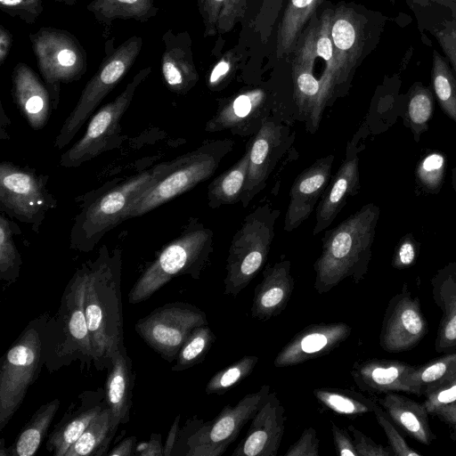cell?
Masks as SVG:
<instances>
[{
	"mask_svg": "<svg viewBox=\"0 0 456 456\" xmlns=\"http://www.w3.org/2000/svg\"><path fill=\"white\" fill-rule=\"evenodd\" d=\"M85 311L97 369L110 370L116 353L124 346L121 297L122 252L102 245L94 259L86 262Z\"/></svg>",
	"mask_w": 456,
	"mask_h": 456,
	"instance_id": "obj_1",
	"label": "cell"
},
{
	"mask_svg": "<svg viewBox=\"0 0 456 456\" xmlns=\"http://www.w3.org/2000/svg\"><path fill=\"white\" fill-rule=\"evenodd\" d=\"M379 216V207L368 203L325 231L322 252L314 264V288L319 294L329 292L346 278L355 283L364 279Z\"/></svg>",
	"mask_w": 456,
	"mask_h": 456,
	"instance_id": "obj_2",
	"label": "cell"
},
{
	"mask_svg": "<svg viewBox=\"0 0 456 456\" xmlns=\"http://www.w3.org/2000/svg\"><path fill=\"white\" fill-rule=\"evenodd\" d=\"M168 164H159L122 182H109L86 196L73 221L70 248L85 253L93 250L107 232L126 220L134 202L164 174Z\"/></svg>",
	"mask_w": 456,
	"mask_h": 456,
	"instance_id": "obj_3",
	"label": "cell"
},
{
	"mask_svg": "<svg viewBox=\"0 0 456 456\" xmlns=\"http://www.w3.org/2000/svg\"><path fill=\"white\" fill-rule=\"evenodd\" d=\"M214 232L191 217L181 233L165 245L147 266L128 293V302L149 299L173 278L190 275L200 279L213 253Z\"/></svg>",
	"mask_w": 456,
	"mask_h": 456,
	"instance_id": "obj_4",
	"label": "cell"
},
{
	"mask_svg": "<svg viewBox=\"0 0 456 456\" xmlns=\"http://www.w3.org/2000/svg\"><path fill=\"white\" fill-rule=\"evenodd\" d=\"M233 146L230 138L207 140L170 160L164 174L134 202L126 219L141 216L210 178Z\"/></svg>",
	"mask_w": 456,
	"mask_h": 456,
	"instance_id": "obj_5",
	"label": "cell"
},
{
	"mask_svg": "<svg viewBox=\"0 0 456 456\" xmlns=\"http://www.w3.org/2000/svg\"><path fill=\"white\" fill-rule=\"evenodd\" d=\"M280 214V209L266 201L243 218L228 250L224 295H239L262 269L275 236Z\"/></svg>",
	"mask_w": 456,
	"mask_h": 456,
	"instance_id": "obj_6",
	"label": "cell"
},
{
	"mask_svg": "<svg viewBox=\"0 0 456 456\" xmlns=\"http://www.w3.org/2000/svg\"><path fill=\"white\" fill-rule=\"evenodd\" d=\"M142 44L139 36H132L118 46L115 37L105 41V54L98 69L86 84L55 138L57 149L66 147L73 140L102 100L122 80L137 59Z\"/></svg>",
	"mask_w": 456,
	"mask_h": 456,
	"instance_id": "obj_7",
	"label": "cell"
},
{
	"mask_svg": "<svg viewBox=\"0 0 456 456\" xmlns=\"http://www.w3.org/2000/svg\"><path fill=\"white\" fill-rule=\"evenodd\" d=\"M38 71L51 94L53 110L61 97V84L79 80L87 69V54L69 31L42 27L28 35Z\"/></svg>",
	"mask_w": 456,
	"mask_h": 456,
	"instance_id": "obj_8",
	"label": "cell"
},
{
	"mask_svg": "<svg viewBox=\"0 0 456 456\" xmlns=\"http://www.w3.org/2000/svg\"><path fill=\"white\" fill-rule=\"evenodd\" d=\"M42 321L28 324L4 355L0 368V431L21 405L43 360Z\"/></svg>",
	"mask_w": 456,
	"mask_h": 456,
	"instance_id": "obj_9",
	"label": "cell"
},
{
	"mask_svg": "<svg viewBox=\"0 0 456 456\" xmlns=\"http://www.w3.org/2000/svg\"><path fill=\"white\" fill-rule=\"evenodd\" d=\"M151 73V66L139 70L114 100L102 106L91 118L83 136L61 156V167H78L121 145L125 139L121 118L130 106L138 86Z\"/></svg>",
	"mask_w": 456,
	"mask_h": 456,
	"instance_id": "obj_10",
	"label": "cell"
},
{
	"mask_svg": "<svg viewBox=\"0 0 456 456\" xmlns=\"http://www.w3.org/2000/svg\"><path fill=\"white\" fill-rule=\"evenodd\" d=\"M48 175L10 161L0 164V210L37 232L46 213L57 207L47 189Z\"/></svg>",
	"mask_w": 456,
	"mask_h": 456,
	"instance_id": "obj_11",
	"label": "cell"
},
{
	"mask_svg": "<svg viewBox=\"0 0 456 456\" xmlns=\"http://www.w3.org/2000/svg\"><path fill=\"white\" fill-rule=\"evenodd\" d=\"M206 324L207 315L200 308L175 302L157 307L138 320L134 329L149 346L172 362L193 330Z\"/></svg>",
	"mask_w": 456,
	"mask_h": 456,
	"instance_id": "obj_12",
	"label": "cell"
},
{
	"mask_svg": "<svg viewBox=\"0 0 456 456\" xmlns=\"http://www.w3.org/2000/svg\"><path fill=\"white\" fill-rule=\"evenodd\" d=\"M270 386L244 395L235 405H226L212 420L203 422L186 440V456H220L238 437L261 407Z\"/></svg>",
	"mask_w": 456,
	"mask_h": 456,
	"instance_id": "obj_13",
	"label": "cell"
},
{
	"mask_svg": "<svg viewBox=\"0 0 456 456\" xmlns=\"http://www.w3.org/2000/svg\"><path fill=\"white\" fill-rule=\"evenodd\" d=\"M295 138L289 126L270 116L249 144L248 178L240 203L247 208L262 191L274 167L289 150Z\"/></svg>",
	"mask_w": 456,
	"mask_h": 456,
	"instance_id": "obj_14",
	"label": "cell"
},
{
	"mask_svg": "<svg viewBox=\"0 0 456 456\" xmlns=\"http://www.w3.org/2000/svg\"><path fill=\"white\" fill-rule=\"evenodd\" d=\"M273 108V99L266 90H243L219 102L204 130L208 133L228 130L234 135H255L272 116Z\"/></svg>",
	"mask_w": 456,
	"mask_h": 456,
	"instance_id": "obj_15",
	"label": "cell"
},
{
	"mask_svg": "<svg viewBox=\"0 0 456 456\" xmlns=\"http://www.w3.org/2000/svg\"><path fill=\"white\" fill-rule=\"evenodd\" d=\"M428 322L418 297L403 287L388 302L385 311L379 345L388 353H401L415 347L428 332Z\"/></svg>",
	"mask_w": 456,
	"mask_h": 456,
	"instance_id": "obj_16",
	"label": "cell"
},
{
	"mask_svg": "<svg viewBox=\"0 0 456 456\" xmlns=\"http://www.w3.org/2000/svg\"><path fill=\"white\" fill-rule=\"evenodd\" d=\"M86 265L82 264L70 279L61 299L55 327L60 328L66 353L94 363V351L88 330L85 294Z\"/></svg>",
	"mask_w": 456,
	"mask_h": 456,
	"instance_id": "obj_17",
	"label": "cell"
},
{
	"mask_svg": "<svg viewBox=\"0 0 456 456\" xmlns=\"http://www.w3.org/2000/svg\"><path fill=\"white\" fill-rule=\"evenodd\" d=\"M351 331V326L343 322L308 325L280 350L274 367L294 366L325 355L342 344Z\"/></svg>",
	"mask_w": 456,
	"mask_h": 456,
	"instance_id": "obj_18",
	"label": "cell"
},
{
	"mask_svg": "<svg viewBox=\"0 0 456 456\" xmlns=\"http://www.w3.org/2000/svg\"><path fill=\"white\" fill-rule=\"evenodd\" d=\"M285 409L271 392L251 419L249 428L232 456H276L285 428Z\"/></svg>",
	"mask_w": 456,
	"mask_h": 456,
	"instance_id": "obj_19",
	"label": "cell"
},
{
	"mask_svg": "<svg viewBox=\"0 0 456 456\" xmlns=\"http://www.w3.org/2000/svg\"><path fill=\"white\" fill-rule=\"evenodd\" d=\"M334 155L316 159L296 177L289 191V200L283 229L290 232L305 221L319 202L331 179Z\"/></svg>",
	"mask_w": 456,
	"mask_h": 456,
	"instance_id": "obj_20",
	"label": "cell"
},
{
	"mask_svg": "<svg viewBox=\"0 0 456 456\" xmlns=\"http://www.w3.org/2000/svg\"><path fill=\"white\" fill-rule=\"evenodd\" d=\"M356 141L347 143L346 157L321 197L315 214L313 235L326 230L346 204L360 191L359 158Z\"/></svg>",
	"mask_w": 456,
	"mask_h": 456,
	"instance_id": "obj_21",
	"label": "cell"
},
{
	"mask_svg": "<svg viewBox=\"0 0 456 456\" xmlns=\"http://www.w3.org/2000/svg\"><path fill=\"white\" fill-rule=\"evenodd\" d=\"M162 42L160 69L163 82L170 92L185 94L199 81L191 37L186 31L175 33L168 28L162 35Z\"/></svg>",
	"mask_w": 456,
	"mask_h": 456,
	"instance_id": "obj_22",
	"label": "cell"
},
{
	"mask_svg": "<svg viewBox=\"0 0 456 456\" xmlns=\"http://www.w3.org/2000/svg\"><path fill=\"white\" fill-rule=\"evenodd\" d=\"M11 77L12 96L20 114L33 129H42L53 110L44 80L24 62L14 66Z\"/></svg>",
	"mask_w": 456,
	"mask_h": 456,
	"instance_id": "obj_23",
	"label": "cell"
},
{
	"mask_svg": "<svg viewBox=\"0 0 456 456\" xmlns=\"http://www.w3.org/2000/svg\"><path fill=\"white\" fill-rule=\"evenodd\" d=\"M315 32L316 28L305 37L292 67L295 102L310 133H314L318 129L321 120L318 112L321 83L313 74L316 58Z\"/></svg>",
	"mask_w": 456,
	"mask_h": 456,
	"instance_id": "obj_24",
	"label": "cell"
},
{
	"mask_svg": "<svg viewBox=\"0 0 456 456\" xmlns=\"http://www.w3.org/2000/svg\"><path fill=\"white\" fill-rule=\"evenodd\" d=\"M413 368L402 361L369 359L354 362L350 373L362 391L370 394L403 392L419 396L409 381Z\"/></svg>",
	"mask_w": 456,
	"mask_h": 456,
	"instance_id": "obj_25",
	"label": "cell"
},
{
	"mask_svg": "<svg viewBox=\"0 0 456 456\" xmlns=\"http://www.w3.org/2000/svg\"><path fill=\"white\" fill-rule=\"evenodd\" d=\"M290 268L291 263L288 259H281L265 267L262 281L254 291L250 308L253 318L265 322L279 315L286 308L295 285Z\"/></svg>",
	"mask_w": 456,
	"mask_h": 456,
	"instance_id": "obj_26",
	"label": "cell"
},
{
	"mask_svg": "<svg viewBox=\"0 0 456 456\" xmlns=\"http://www.w3.org/2000/svg\"><path fill=\"white\" fill-rule=\"evenodd\" d=\"M434 302L442 312L435 339L437 353L456 350V264L439 270L431 280Z\"/></svg>",
	"mask_w": 456,
	"mask_h": 456,
	"instance_id": "obj_27",
	"label": "cell"
},
{
	"mask_svg": "<svg viewBox=\"0 0 456 456\" xmlns=\"http://www.w3.org/2000/svg\"><path fill=\"white\" fill-rule=\"evenodd\" d=\"M132 364L125 346L111 361L105 386V402L110 409L111 431L115 435L120 424L129 420L132 398Z\"/></svg>",
	"mask_w": 456,
	"mask_h": 456,
	"instance_id": "obj_28",
	"label": "cell"
},
{
	"mask_svg": "<svg viewBox=\"0 0 456 456\" xmlns=\"http://www.w3.org/2000/svg\"><path fill=\"white\" fill-rule=\"evenodd\" d=\"M80 396L79 406L76 409L70 407L49 435L46 449L54 456H65L69 447L104 407L103 398L94 399L92 392L84 393Z\"/></svg>",
	"mask_w": 456,
	"mask_h": 456,
	"instance_id": "obj_29",
	"label": "cell"
},
{
	"mask_svg": "<svg viewBox=\"0 0 456 456\" xmlns=\"http://www.w3.org/2000/svg\"><path fill=\"white\" fill-rule=\"evenodd\" d=\"M378 402L390 419L417 442L428 445L436 439L423 403L395 392L385 394Z\"/></svg>",
	"mask_w": 456,
	"mask_h": 456,
	"instance_id": "obj_30",
	"label": "cell"
},
{
	"mask_svg": "<svg viewBox=\"0 0 456 456\" xmlns=\"http://www.w3.org/2000/svg\"><path fill=\"white\" fill-rule=\"evenodd\" d=\"M330 34L337 66V87L346 79L359 53V28L350 9L338 7L333 12Z\"/></svg>",
	"mask_w": 456,
	"mask_h": 456,
	"instance_id": "obj_31",
	"label": "cell"
},
{
	"mask_svg": "<svg viewBox=\"0 0 456 456\" xmlns=\"http://www.w3.org/2000/svg\"><path fill=\"white\" fill-rule=\"evenodd\" d=\"M249 164V144L243 155L208 186L207 200L210 208L240 202L245 190Z\"/></svg>",
	"mask_w": 456,
	"mask_h": 456,
	"instance_id": "obj_32",
	"label": "cell"
},
{
	"mask_svg": "<svg viewBox=\"0 0 456 456\" xmlns=\"http://www.w3.org/2000/svg\"><path fill=\"white\" fill-rule=\"evenodd\" d=\"M86 10L105 28L117 20L146 22L159 13L154 0H92Z\"/></svg>",
	"mask_w": 456,
	"mask_h": 456,
	"instance_id": "obj_33",
	"label": "cell"
},
{
	"mask_svg": "<svg viewBox=\"0 0 456 456\" xmlns=\"http://www.w3.org/2000/svg\"><path fill=\"white\" fill-rule=\"evenodd\" d=\"M333 12L325 11L316 27L314 51L316 57H322L325 62V69L320 80L321 94L319 100L318 112L322 118L324 108L330 104L331 96L336 89L337 80V66L333 52V45L331 40L330 28Z\"/></svg>",
	"mask_w": 456,
	"mask_h": 456,
	"instance_id": "obj_34",
	"label": "cell"
},
{
	"mask_svg": "<svg viewBox=\"0 0 456 456\" xmlns=\"http://www.w3.org/2000/svg\"><path fill=\"white\" fill-rule=\"evenodd\" d=\"M59 407L60 401L57 398L41 405L23 427L14 444L8 449V455L36 454Z\"/></svg>",
	"mask_w": 456,
	"mask_h": 456,
	"instance_id": "obj_35",
	"label": "cell"
},
{
	"mask_svg": "<svg viewBox=\"0 0 456 456\" xmlns=\"http://www.w3.org/2000/svg\"><path fill=\"white\" fill-rule=\"evenodd\" d=\"M323 0H289L281 19L277 37L276 55L289 53L306 21Z\"/></svg>",
	"mask_w": 456,
	"mask_h": 456,
	"instance_id": "obj_36",
	"label": "cell"
},
{
	"mask_svg": "<svg viewBox=\"0 0 456 456\" xmlns=\"http://www.w3.org/2000/svg\"><path fill=\"white\" fill-rule=\"evenodd\" d=\"M113 436L110 409L106 404L91 421L81 436L69 447L65 456L107 454L106 450Z\"/></svg>",
	"mask_w": 456,
	"mask_h": 456,
	"instance_id": "obj_37",
	"label": "cell"
},
{
	"mask_svg": "<svg viewBox=\"0 0 456 456\" xmlns=\"http://www.w3.org/2000/svg\"><path fill=\"white\" fill-rule=\"evenodd\" d=\"M313 394L323 407L346 417L373 412L378 406L375 401L350 389L320 387L314 389Z\"/></svg>",
	"mask_w": 456,
	"mask_h": 456,
	"instance_id": "obj_38",
	"label": "cell"
},
{
	"mask_svg": "<svg viewBox=\"0 0 456 456\" xmlns=\"http://www.w3.org/2000/svg\"><path fill=\"white\" fill-rule=\"evenodd\" d=\"M456 374V350L430 361L423 365L414 366L409 381L417 390L419 396L425 395Z\"/></svg>",
	"mask_w": 456,
	"mask_h": 456,
	"instance_id": "obj_39",
	"label": "cell"
},
{
	"mask_svg": "<svg viewBox=\"0 0 456 456\" xmlns=\"http://www.w3.org/2000/svg\"><path fill=\"white\" fill-rule=\"evenodd\" d=\"M21 232L4 212L0 215V278L8 283L14 282L20 272L21 256L16 247L13 234Z\"/></svg>",
	"mask_w": 456,
	"mask_h": 456,
	"instance_id": "obj_40",
	"label": "cell"
},
{
	"mask_svg": "<svg viewBox=\"0 0 456 456\" xmlns=\"http://www.w3.org/2000/svg\"><path fill=\"white\" fill-rule=\"evenodd\" d=\"M215 340L216 336L208 324L194 329L182 346L172 370L183 371L201 362Z\"/></svg>",
	"mask_w": 456,
	"mask_h": 456,
	"instance_id": "obj_41",
	"label": "cell"
},
{
	"mask_svg": "<svg viewBox=\"0 0 456 456\" xmlns=\"http://www.w3.org/2000/svg\"><path fill=\"white\" fill-rule=\"evenodd\" d=\"M432 82L444 112L456 123V79L445 61L434 53Z\"/></svg>",
	"mask_w": 456,
	"mask_h": 456,
	"instance_id": "obj_42",
	"label": "cell"
},
{
	"mask_svg": "<svg viewBox=\"0 0 456 456\" xmlns=\"http://www.w3.org/2000/svg\"><path fill=\"white\" fill-rule=\"evenodd\" d=\"M256 355H244L226 368L217 371L208 380L207 395H224L251 374L258 362Z\"/></svg>",
	"mask_w": 456,
	"mask_h": 456,
	"instance_id": "obj_43",
	"label": "cell"
},
{
	"mask_svg": "<svg viewBox=\"0 0 456 456\" xmlns=\"http://www.w3.org/2000/svg\"><path fill=\"white\" fill-rule=\"evenodd\" d=\"M445 159L438 152L427 155L418 165L416 176L427 190L436 192L443 183Z\"/></svg>",
	"mask_w": 456,
	"mask_h": 456,
	"instance_id": "obj_44",
	"label": "cell"
},
{
	"mask_svg": "<svg viewBox=\"0 0 456 456\" xmlns=\"http://www.w3.org/2000/svg\"><path fill=\"white\" fill-rule=\"evenodd\" d=\"M433 112V98L426 88H418L411 94L408 104V118L412 128L425 127Z\"/></svg>",
	"mask_w": 456,
	"mask_h": 456,
	"instance_id": "obj_45",
	"label": "cell"
},
{
	"mask_svg": "<svg viewBox=\"0 0 456 456\" xmlns=\"http://www.w3.org/2000/svg\"><path fill=\"white\" fill-rule=\"evenodd\" d=\"M373 413L378 423L383 428L387 437L389 447L394 455L419 456L420 454L407 444L404 437L399 433V431L394 426L393 421L379 404H378V406L375 408Z\"/></svg>",
	"mask_w": 456,
	"mask_h": 456,
	"instance_id": "obj_46",
	"label": "cell"
},
{
	"mask_svg": "<svg viewBox=\"0 0 456 456\" xmlns=\"http://www.w3.org/2000/svg\"><path fill=\"white\" fill-rule=\"evenodd\" d=\"M0 10L27 24H34L44 11V3L43 0H0Z\"/></svg>",
	"mask_w": 456,
	"mask_h": 456,
	"instance_id": "obj_47",
	"label": "cell"
},
{
	"mask_svg": "<svg viewBox=\"0 0 456 456\" xmlns=\"http://www.w3.org/2000/svg\"><path fill=\"white\" fill-rule=\"evenodd\" d=\"M424 396L423 404L429 414L441 406L456 403V374Z\"/></svg>",
	"mask_w": 456,
	"mask_h": 456,
	"instance_id": "obj_48",
	"label": "cell"
},
{
	"mask_svg": "<svg viewBox=\"0 0 456 456\" xmlns=\"http://www.w3.org/2000/svg\"><path fill=\"white\" fill-rule=\"evenodd\" d=\"M347 430L351 433L358 456H391L394 455L390 447L375 443L370 437L363 434L353 425Z\"/></svg>",
	"mask_w": 456,
	"mask_h": 456,
	"instance_id": "obj_49",
	"label": "cell"
},
{
	"mask_svg": "<svg viewBox=\"0 0 456 456\" xmlns=\"http://www.w3.org/2000/svg\"><path fill=\"white\" fill-rule=\"evenodd\" d=\"M320 440L313 427L304 429L300 437L284 452V456H318Z\"/></svg>",
	"mask_w": 456,
	"mask_h": 456,
	"instance_id": "obj_50",
	"label": "cell"
},
{
	"mask_svg": "<svg viewBox=\"0 0 456 456\" xmlns=\"http://www.w3.org/2000/svg\"><path fill=\"white\" fill-rule=\"evenodd\" d=\"M225 0H197L199 12L204 24V36H214L217 32L218 19Z\"/></svg>",
	"mask_w": 456,
	"mask_h": 456,
	"instance_id": "obj_51",
	"label": "cell"
},
{
	"mask_svg": "<svg viewBox=\"0 0 456 456\" xmlns=\"http://www.w3.org/2000/svg\"><path fill=\"white\" fill-rule=\"evenodd\" d=\"M245 9L246 0H225L218 19L217 32L232 30L244 15Z\"/></svg>",
	"mask_w": 456,
	"mask_h": 456,
	"instance_id": "obj_52",
	"label": "cell"
},
{
	"mask_svg": "<svg viewBox=\"0 0 456 456\" xmlns=\"http://www.w3.org/2000/svg\"><path fill=\"white\" fill-rule=\"evenodd\" d=\"M419 245L412 237L404 236L399 241L392 260L393 267L404 269L412 265L417 258Z\"/></svg>",
	"mask_w": 456,
	"mask_h": 456,
	"instance_id": "obj_53",
	"label": "cell"
},
{
	"mask_svg": "<svg viewBox=\"0 0 456 456\" xmlns=\"http://www.w3.org/2000/svg\"><path fill=\"white\" fill-rule=\"evenodd\" d=\"M234 61L231 55H225L220 59L211 69L207 85L210 90H220L221 86L226 82L233 70Z\"/></svg>",
	"mask_w": 456,
	"mask_h": 456,
	"instance_id": "obj_54",
	"label": "cell"
},
{
	"mask_svg": "<svg viewBox=\"0 0 456 456\" xmlns=\"http://www.w3.org/2000/svg\"><path fill=\"white\" fill-rule=\"evenodd\" d=\"M331 434L337 455L339 456H358L355 450L353 437L347 431L333 421H330Z\"/></svg>",
	"mask_w": 456,
	"mask_h": 456,
	"instance_id": "obj_55",
	"label": "cell"
},
{
	"mask_svg": "<svg viewBox=\"0 0 456 456\" xmlns=\"http://www.w3.org/2000/svg\"><path fill=\"white\" fill-rule=\"evenodd\" d=\"M430 415L436 416L449 428L450 437L456 441V403L441 406Z\"/></svg>",
	"mask_w": 456,
	"mask_h": 456,
	"instance_id": "obj_56",
	"label": "cell"
},
{
	"mask_svg": "<svg viewBox=\"0 0 456 456\" xmlns=\"http://www.w3.org/2000/svg\"><path fill=\"white\" fill-rule=\"evenodd\" d=\"M159 434H153L149 442H142L135 447V453L140 456H164Z\"/></svg>",
	"mask_w": 456,
	"mask_h": 456,
	"instance_id": "obj_57",
	"label": "cell"
},
{
	"mask_svg": "<svg viewBox=\"0 0 456 456\" xmlns=\"http://www.w3.org/2000/svg\"><path fill=\"white\" fill-rule=\"evenodd\" d=\"M438 38L456 72V30L440 33Z\"/></svg>",
	"mask_w": 456,
	"mask_h": 456,
	"instance_id": "obj_58",
	"label": "cell"
},
{
	"mask_svg": "<svg viewBox=\"0 0 456 456\" xmlns=\"http://www.w3.org/2000/svg\"><path fill=\"white\" fill-rule=\"evenodd\" d=\"M13 36L4 25H0V66H3L10 53Z\"/></svg>",
	"mask_w": 456,
	"mask_h": 456,
	"instance_id": "obj_59",
	"label": "cell"
},
{
	"mask_svg": "<svg viewBox=\"0 0 456 456\" xmlns=\"http://www.w3.org/2000/svg\"><path fill=\"white\" fill-rule=\"evenodd\" d=\"M136 443L135 436H129L122 440L110 452H107L109 456H130L134 454L133 450Z\"/></svg>",
	"mask_w": 456,
	"mask_h": 456,
	"instance_id": "obj_60",
	"label": "cell"
},
{
	"mask_svg": "<svg viewBox=\"0 0 456 456\" xmlns=\"http://www.w3.org/2000/svg\"><path fill=\"white\" fill-rule=\"evenodd\" d=\"M180 417V414H178L170 427V429L166 439V443L164 444V456H169L172 453V450L174 448L175 439L177 436Z\"/></svg>",
	"mask_w": 456,
	"mask_h": 456,
	"instance_id": "obj_61",
	"label": "cell"
},
{
	"mask_svg": "<svg viewBox=\"0 0 456 456\" xmlns=\"http://www.w3.org/2000/svg\"><path fill=\"white\" fill-rule=\"evenodd\" d=\"M56 3H60L68 6H73L77 0H52Z\"/></svg>",
	"mask_w": 456,
	"mask_h": 456,
	"instance_id": "obj_62",
	"label": "cell"
},
{
	"mask_svg": "<svg viewBox=\"0 0 456 456\" xmlns=\"http://www.w3.org/2000/svg\"><path fill=\"white\" fill-rule=\"evenodd\" d=\"M0 456H7L8 455V452L7 450L5 451V447H4V439L2 438L1 439V442H0Z\"/></svg>",
	"mask_w": 456,
	"mask_h": 456,
	"instance_id": "obj_63",
	"label": "cell"
},
{
	"mask_svg": "<svg viewBox=\"0 0 456 456\" xmlns=\"http://www.w3.org/2000/svg\"><path fill=\"white\" fill-rule=\"evenodd\" d=\"M452 184L456 191V167H454V169L452 171Z\"/></svg>",
	"mask_w": 456,
	"mask_h": 456,
	"instance_id": "obj_64",
	"label": "cell"
}]
</instances>
